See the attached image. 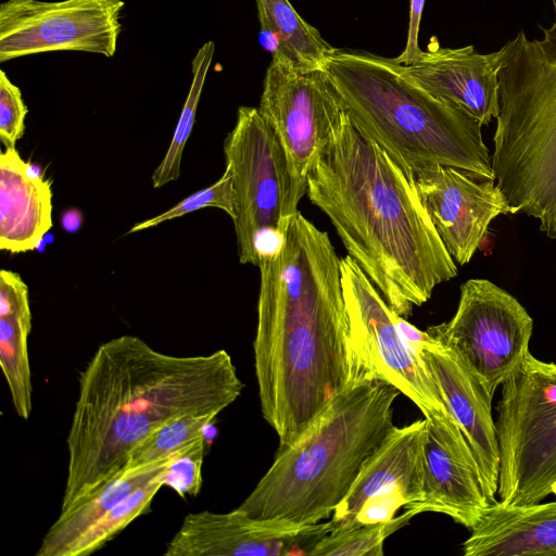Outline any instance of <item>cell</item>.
I'll return each mask as SVG.
<instances>
[{
	"label": "cell",
	"instance_id": "1",
	"mask_svg": "<svg viewBox=\"0 0 556 556\" xmlns=\"http://www.w3.org/2000/svg\"><path fill=\"white\" fill-rule=\"evenodd\" d=\"M340 265L328 232L299 211L282 250L258 266L254 368L279 448L348 384L370 380L352 340Z\"/></svg>",
	"mask_w": 556,
	"mask_h": 556
},
{
	"label": "cell",
	"instance_id": "2",
	"mask_svg": "<svg viewBox=\"0 0 556 556\" xmlns=\"http://www.w3.org/2000/svg\"><path fill=\"white\" fill-rule=\"evenodd\" d=\"M242 389L225 350L175 356L130 334L99 345L78 376L60 513L118 478L152 432L188 415L218 416Z\"/></svg>",
	"mask_w": 556,
	"mask_h": 556
},
{
	"label": "cell",
	"instance_id": "3",
	"mask_svg": "<svg viewBox=\"0 0 556 556\" xmlns=\"http://www.w3.org/2000/svg\"><path fill=\"white\" fill-rule=\"evenodd\" d=\"M306 195L324 212L350 255L400 316L457 275L416 188L345 112L312 163Z\"/></svg>",
	"mask_w": 556,
	"mask_h": 556
},
{
	"label": "cell",
	"instance_id": "4",
	"mask_svg": "<svg viewBox=\"0 0 556 556\" xmlns=\"http://www.w3.org/2000/svg\"><path fill=\"white\" fill-rule=\"evenodd\" d=\"M401 394L381 380H357L342 389L276 457L238 506L247 515L298 525L332 516L362 465L394 427Z\"/></svg>",
	"mask_w": 556,
	"mask_h": 556
},
{
	"label": "cell",
	"instance_id": "5",
	"mask_svg": "<svg viewBox=\"0 0 556 556\" xmlns=\"http://www.w3.org/2000/svg\"><path fill=\"white\" fill-rule=\"evenodd\" d=\"M323 70L356 129L408 174L441 164L494 179L482 125L456 103L413 83L393 59L334 48Z\"/></svg>",
	"mask_w": 556,
	"mask_h": 556
},
{
	"label": "cell",
	"instance_id": "6",
	"mask_svg": "<svg viewBox=\"0 0 556 556\" xmlns=\"http://www.w3.org/2000/svg\"><path fill=\"white\" fill-rule=\"evenodd\" d=\"M541 38L523 29L502 48L500 113L491 156L494 180L513 208L556 239V2Z\"/></svg>",
	"mask_w": 556,
	"mask_h": 556
},
{
	"label": "cell",
	"instance_id": "7",
	"mask_svg": "<svg viewBox=\"0 0 556 556\" xmlns=\"http://www.w3.org/2000/svg\"><path fill=\"white\" fill-rule=\"evenodd\" d=\"M224 155L235 190L232 222L239 261L258 267L282 250L303 194L282 146L258 108L239 106L224 142Z\"/></svg>",
	"mask_w": 556,
	"mask_h": 556
},
{
	"label": "cell",
	"instance_id": "8",
	"mask_svg": "<svg viewBox=\"0 0 556 556\" xmlns=\"http://www.w3.org/2000/svg\"><path fill=\"white\" fill-rule=\"evenodd\" d=\"M532 330V317L515 296L473 278L460 286L454 316L426 331L455 350L493 397L530 353Z\"/></svg>",
	"mask_w": 556,
	"mask_h": 556
},
{
	"label": "cell",
	"instance_id": "9",
	"mask_svg": "<svg viewBox=\"0 0 556 556\" xmlns=\"http://www.w3.org/2000/svg\"><path fill=\"white\" fill-rule=\"evenodd\" d=\"M340 266L352 340L368 378L394 386L425 418L452 415L421 353L403 339L394 311L375 285L350 255Z\"/></svg>",
	"mask_w": 556,
	"mask_h": 556
},
{
	"label": "cell",
	"instance_id": "10",
	"mask_svg": "<svg viewBox=\"0 0 556 556\" xmlns=\"http://www.w3.org/2000/svg\"><path fill=\"white\" fill-rule=\"evenodd\" d=\"M258 110L283 148L298 190L305 195L308 169L346 112L343 99L324 70L301 71L273 51Z\"/></svg>",
	"mask_w": 556,
	"mask_h": 556
},
{
	"label": "cell",
	"instance_id": "11",
	"mask_svg": "<svg viewBox=\"0 0 556 556\" xmlns=\"http://www.w3.org/2000/svg\"><path fill=\"white\" fill-rule=\"evenodd\" d=\"M123 0H4L0 4V62L54 51L114 56Z\"/></svg>",
	"mask_w": 556,
	"mask_h": 556
},
{
	"label": "cell",
	"instance_id": "12",
	"mask_svg": "<svg viewBox=\"0 0 556 556\" xmlns=\"http://www.w3.org/2000/svg\"><path fill=\"white\" fill-rule=\"evenodd\" d=\"M426 434V418L392 428L334 509L330 532L389 521L422 501Z\"/></svg>",
	"mask_w": 556,
	"mask_h": 556
},
{
	"label": "cell",
	"instance_id": "13",
	"mask_svg": "<svg viewBox=\"0 0 556 556\" xmlns=\"http://www.w3.org/2000/svg\"><path fill=\"white\" fill-rule=\"evenodd\" d=\"M331 531L329 521L298 525L253 518L238 507L229 513L188 514L166 556H304Z\"/></svg>",
	"mask_w": 556,
	"mask_h": 556
},
{
	"label": "cell",
	"instance_id": "14",
	"mask_svg": "<svg viewBox=\"0 0 556 556\" xmlns=\"http://www.w3.org/2000/svg\"><path fill=\"white\" fill-rule=\"evenodd\" d=\"M413 179L441 240L460 266L470 262L495 217L514 214L494 179L441 164L414 173Z\"/></svg>",
	"mask_w": 556,
	"mask_h": 556
},
{
	"label": "cell",
	"instance_id": "15",
	"mask_svg": "<svg viewBox=\"0 0 556 556\" xmlns=\"http://www.w3.org/2000/svg\"><path fill=\"white\" fill-rule=\"evenodd\" d=\"M426 419L424 498L408 510L443 514L470 530L491 505L471 450L453 415Z\"/></svg>",
	"mask_w": 556,
	"mask_h": 556
},
{
	"label": "cell",
	"instance_id": "16",
	"mask_svg": "<svg viewBox=\"0 0 556 556\" xmlns=\"http://www.w3.org/2000/svg\"><path fill=\"white\" fill-rule=\"evenodd\" d=\"M421 357L471 450L489 503L495 504L501 454L493 397L451 346L429 336Z\"/></svg>",
	"mask_w": 556,
	"mask_h": 556
},
{
	"label": "cell",
	"instance_id": "17",
	"mask_svg": "<svg viewBox=\"0 0 556 556\" xmlns=\"http://www.w3.org/2000/svg\"><path fill=\"white\" fill-rule=\"evenodd\" d=\"M417 62L399 64V70L431 94L463 108L482 126L500 113L498 68L502 50L479 53L472 45L440 47L437 38Z\"/></svg>",
	"mask_w": 556,
	"mask_h": 556
},
{
	"label": "cell",
	"instance_id": "18",
	"mask_svg": "<svg viewBox=\"0 0 556 556\" xmlns=\"http://www.w3.org/2000/svg\"><path fill=\"white\" fill-rule=\"evenodd\" d=\"M464 556H556V502L488 506L463 543Z\"/></svg>",
	"mask_w": 556,
	"mask_h": 556
},
{
	"label": "cell",
	"instance_id": "19",
	"mask_svg": "<svg viewBox=\"0 0 556 556\" xmlns=\"http://www.w3.org/2000/svg\"><path fill=\"white\" fill-rule=\"evenodd\" d=\"M17 150L0 153V249L35 250L52 227L51 180L33 179Z\"/></svg>",
	"mask_w": 556,
	"mask_h": 556
},
{
	"label": "cell",
	"instance_id": "20",
	"mask_svg": "<svg viewBox=\"0 0 556 556\" xmlns=\"http://www.w3.org/2000/svg\"><path fill=\"white\" fill-rule=\"evenodd\" d=\"M556 410V363L530 352L502 384L495 429L501 460L513 454Z\"/></svg>",
	"mask_w": 556,
	"mask_h": 556
},
{
	"label": "cell",
	"instance_id": "21",
	"mask_svg": "<svg viewBox=\"0 0 556 556\" xmlns=\"http://www.w3.org/2000/svg\"><path fill=\"white\" fill-rule=\"evenodd\" d=\"M31 312L28 287L9 269L0 271V365L18 417L27 420L33 409L28 356Z\"/></svg>",
	"mask_w": 556,
	"mask_h": 556
},
{
	"label": "cell",
	"instance_id": "22",
	"mask_svg": "<svg viewBox=\"0 0 556 556\" xmlns=\"http://www.w3.org/2000/svg\"><path fill=\"white\" fill-rule=\"evenodd\" d=\"M556 481V410L507 458L501 460L497 502L502 506L543 501Z\"/></svg>",
	"mask_w": 556,
	"mask_h": 556
},
{
	"label": "cell",
	"instance_id": "23",
	"mask_svg": "<svg viewBox=\"0 0 556 556\" xmlns=\"http://www.w3.org/2000/svg\"><path fill=\"white\" fill-rule=\"evenodd\" d=\"M175 458L127 470L92 495L60 513L43 535L36 555L67 556L71 546L85 532L137 489L155 478Z\"/></svg>",
	"mask_w": 556,
	"mask_h": 556
},
{
	"label": "cell",
	"instance_id": "24",
	"mask_svg": "<svg viewBox=\"0 0 556 556\" xmlns=\"http://www.w3.org/2000/svg\"><path fill=\"white\" fill-rule=\"evenodd\" d=\"M262 33L274 39V49L295 67L323 70L333 51L319 30L295 11L289 0H255Z\"/></svg>",
	"mask_w": 556,
	"mask_h": 556
},
{
	"label": "cell",
	"instance_id": "25",
	"mask_svg": "<svg viewBox=\"0 0 556 556\" xmlns=\"http://www.w3.org/2000/svg\"><path fill=\"white\" fill-rule=\"evenodd\" d=\"M216 418L210 414L188 415L164 425L130 451L124 472L184 455L205 440V430Z\"/></svg>",
	"mask_w": 556,
	"mask_h": 556
},
{
	"label": "cell",
	"instance_id": "26",
	"mask_svg": "<svg viewBox=\"0 0 556 556\" xmlns=\"http://www.w3.org/2000/svg\"><path fill=\"white\" fill-rule=\"evenodd\" d=\"M215 45L212 40L204 42L191 62L192 81L173 138L161 163L152 174L153 188H161L176 181L180 176L182 153L192 131L197 109L204 87L206 75L213 61Z\"/></svg>",
	"mask_w": 556,
	"mask_h": 556
},
{
	"label": "cell",
	"instance_id": "27",
	"mask_svg": "<svg viewBox=\"0 0 556 556\" xmlns=\"http://www.w3.org/2000/svg\"><path fill=\"white\" fill-rule=\"evenodd\" d=\"M167 467L168 465L155 478L137 489L85 532L71 546L67 556H85L94 553L112 541L134 520L147 514L155 494L165 485L164 476Z\"/></svg>",
	"mask_w": 556,
	"mask_h": 556
},
{
	"label": "cell",
	"instance_id": "28",
	"mask_svg": "<svg viewBox=\"0 0 556 556\" xmlns=\"http://www.w3.org/2000/svg\"><path fill=\"white\" fill-rule=\"evenodd\" d=\"M415 516L412 510L389 521L329 532L311 552L312 556H382L388 536L406 526Z\"/></svg>",
	"mask_w": 556,
	"mask_h": 556
},
{
	"label": "cell",
	"instance_id": "29",
	"mask_svg": "<svg viewBox=\"0 0 556 556\" xmlns=\"http://www.w3.org/2000/svg\"><path fill=\"white\" fill-rule=\"evenodd\" d=\"M204 207L220 208L226 212L231 219L235 218V190L231 174L228 169H225L222 177L213 185L193 192L156 216L136 223L127 233L147 230Z\"/></svg>",
	"mask_w": 556,
	"mask_h": 556
},
{
	"label": "cell",
	"instance_id": "30",
	"mask_svg": "<svg viewBox=\"0 0 556 556\" xmlns=\"http://www.w3.org/2000/svg\"><path fill=\"white\" fill-rule=\"evenodd\" d=\"M28 113L21 89L0 71V139L4 147L15 148L23 137Z\"/></svg>",
	"mask_w": 556,
	"mask_h": 556
},
{
	"label": "cell",
	"instance_id": "31",
	"mask_svg": "<svg viewBox=\"0 0 556 556\" xmlns=\"http://www.w3.org/2000/svg\"><path fill=\"white\" fill-rule=\"evenodd\" d=\"M204 441L198 443L184 455L175 458L164 476L165 485L174 489L181 497L197 496L201 490V468Z\"/></svg>",
	"mask_w": 556,
	"mask_h": 556
},
{
	"label": "cell",
	"instance_id": "32",
	"mask_svg": "<svg viewBox=\"0 0 556 556\" xmlns=\"http://www.w3.org/2000/svg\"><path fill=\"white\" fill-rule=\"evenodd\" d=\"M425 0H410L407 41L404 50L393 60L403 65L417 62L422 50L418 46V35Z\"/></svg>",
	"mask_w": 556,
	"mask_h": 556
},
{
	"label": "cell",
	"instance_id": "33",
	"mask_svg": "<svg viewBox=\"0 0 556 556\" xmlns=\"http://www.w3.org/2000/svg\"><path fill=\"white\" fill-rule=\"evenodd\" d=\"M394 321L399 332L403 339L418 353H421L422 348L429 340L427 331H421L412 324H409L404 317L400 316L394 312Z\"/></svg>",
	"mask_w": 556,
	"mask_h": 556
},
{
	"label": "cell",
	"instance_id": "34",
	"mask_svg": "<svg viewBox=\"0 0 556 556\" xmlns=\"http://www.w3.org/2000/svg\"><path fill=\"white\" fill-rule=\"evenodd\" d=\"M60 220L64 231L75 233L80 229L84 217L80 210L71 207L63 211Z\"/></svg>",
	"mask_w": 556,
	"mask_h": 556
},
{
	"label": "cell",
	"instance_id": "35",
	"mask_svg": "<svg viewBox=\"0 0 556 556\" xmlns=\"http://www.w3.org/2000/svg\"><path fill=\"white\" fill-rule=\"evenodd\" d=\"M26 173L33 179H42L45 178V170L38 165L30 162H27Z\"/></svg>",
	"mask_w": 556,
	"mask_h": 556
},
{
	"label": "cell",
	"instance_id": "36",
	"mask_svg": "<svg viewBox=\"0 0 556 556\" xmlns=\"http://www.w3.org/2000/svg\"><path fill=\"white\" fill-rule=\"evenodd\" d=\"M551 493L556 495V481H554L551 485Z\"/></svg>",
	"mask_w": 556,
	"mask_h": 556
}]
</instances>
